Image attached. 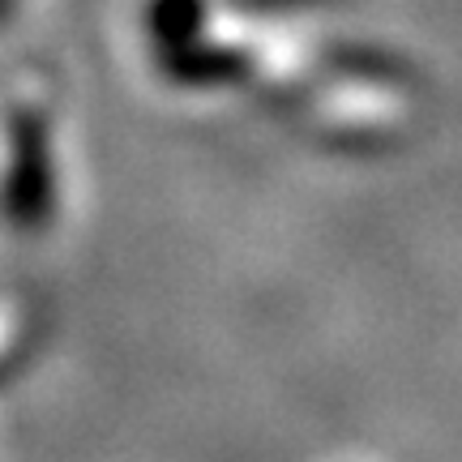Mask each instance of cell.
I'll use <instances>...</instances> for the list:
<instances>
[{"label":"cell","instance_id":"6da1fadb","mask_svg":"<svg viewBox=\"0 0 462 462\" xmlns=\"http://www.w3.org/2000/svg\"><path fill=\"white\" fill-rule=\"evenodd\" d=\"M56 215V159L43 107H17L9 120V163L0 176V218L22 236L48 231Z\"/></svg>","mask_w":462,"mask_h":462},{"label":"cell","instance_id":"7a4b0ae2","mask_svg":"<svg viewBox=\"0 0 462 462\" xmlns=\"http://www.w3.org/2000/svg\"><path fill=\"white\" fill-rule=\"evenodd\" d=\"M0 5H5V0H0Z\"/></svg>","mask_w":462,"mask_h":462}]
</instances>
